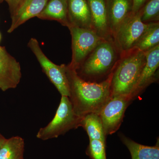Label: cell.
I'll use <instances>...</instances> for the list:
<instances>
[{"mask_svg":"<svg viewBox=\"0 0 159 159\" xmlns=\"http://www.w3.org/2000/svg\"><path fill=\"white\" fill-rule=\"evenodd\" d=\"M147 0H132V13H136L142 8Z\"/></svg>","mask_w":159,"mask_h":159,"instance_id":"22","label":"cell"},{"mask_svg":"<svg viewBox=\"0 0 159 159\" xmlns=\"http://www.w3.org/2000/svg\"><path fill=\"white\" fill-rule=\"evenodd\" d=\"M159 45V23H148L147 30L142 35L135 48L145 52Z\"/></svg>","mask_w":159,"mask_h":159,"instance_id":"19","label":"cell"},{"mask_svg":"<svg viewBox=\"0 0 159 159\" xmlns=\"http://www.w3.org/2000/svg\"><path fill=\"white\" fill-rule=\"evenodd\" d=\"M119 137L129 150L132 159H159V139L155 146H149L137 143L122 134Z\"/></svg>","mask_w":159,"mask_h":159,"instance_id":"16","label":"cell"},{"mask_svg":"<svg viewBox=\"0 0 159 159\" xmlns=\"http://www.w3.org/2000/svg\"><path fill=\"white\" fill-rule=\"evenodd\" d=\"M146 62L145 52L134 48L122 53L111 80V97L131 96Z\"/></svg>","mask_w":159,"mask_h":159,"instance_id":"3","label":"cell"},{"mask_svg":"<svg viewBox=\"0 0 159 159\" xmlns=\"http://www.w3.org/2000/svg\"><path fill=\"white\" fill-rule=\"evenodd\" d=\"M48 0H22L11 13V22L8 32L11 33L21 25L37 17L45 7Z\"/></svg>","mask_w":159,"mask_h":159,"instance_id":"12","label":"cell"},{"mask_svg":"<svg viewBox=\"0 0 159 159\" xmlns=\"http://www.w3.org/2000/svg\"><path fill=\"white\" fill-rule=\"evenodd\" d=\"M66 74L70 89L68 97L75 113L80 118L91 113L99 114L111 97L112 75L103 82H89L80 78L69 65H66Z\"/></svg>","mask_w":159,"mask_h":159,"instance_id":"1","label":"cell"},{"mask_svg":"<svg viewBox=\"0 0 159 159\" xmlns=\"http://www.w3.org/2000/svg\"><path fill=\"white\" fill-rule=\"evenodd\" d=\"M22 1V0H0V2H2L3 1H6L9 5L11 13H12Z\"/></svg>","mask_w":159,"mask_h":159,"instance_id":"23","label":"cell"},{"mask_svg":"<svg viewBox=\"0 0 159 159\" xmlns=\"http://www.w3.org/2000/svg\"><path fill=\"white\" fill-rule=\"evenodd\" d=\"M1 33H0V41H1Z\"/></svg>","mask_w":159,"mask_h":159,"instance_id":"25","label":"cell"},{"mask_svg":"<svg viewBox=\"0 0 159 159\" xmlns=\"http://www.w3.org/2000/svg\"><path fill=\"white\" fill-rule=\"evenodd\" d=\"M132 0H107L109 25L113 38L122 23L132 13Z\"/></svg>","mask_w":159,"mask_h":159,"instance_id":"13","label":"cell"},{"mask_svg":"<svg viewBox=\"0 0 159 159\" xmlns=\"http://www.w3.org/2000/svg\"><path fill=\"white\" fill-rule=\"evenodd\" d=\"M28 46L37 58L43 72L55 86L61 96L69 97L70 89L66 74V65H57L52 62L43 52L36 39H31Z\"/></svg>","mask_w":159,"mask_h":159,"instance_id":"5","label":"cell"},{"mask_svg":"<svg viewBox=\"0 0 159 159\" xmlns=\"http://www.w3.org/2000/svg\"><path fill=\"white\" fill-rule=\"evenodd\" d=\"M6 139L5 138L2 134H0V149L2 147L5 142H6Z\"/></svg>","mask_w":159,"mask_h":159,"instance_id":"24","label":"cell"},{"mask_svg":"<svg viewBox=\"0 0 159 159\" xmlns=\"http://www.w3.org/2000/svg\"><path fill=\"white\" fill-rule=\"evenodd\" d=\"M21 77L20 63L0 46V89L6 92L16 88Z\"/></svg>","mask_w":159,"mask_h":159,"instance_id":"9","label":"cell"},{"mask_svg":"<svg viewBox=\"0 0 159 159\" xmlns=\"http://www.w3.org/2000/svg\"><path fill=\"white\" fill-rule=\"evenodd\" d=\"M81 119L74 112L69 97L61 96L54 118L47 126L40 129L36 137L43 141L57 138L80 127Z\"/></svg>","mask_w":159,"mask_h":159,"instance_id":"4","label":"cell"},{"mask_svg":"<svg viewBox=\"0 0 159 159\" xmlns=\"http://www.w3.org/2000/svg\"><path fill=\"white\" fill-rule=\"evenodd\" d=\"M40 19L54 20L68 27L67 0H50L37 16Z\"/></svg>","mask_w":159,"mask_h":159,"instance_id":"15","label":"cell"},{"mask_svg":"<svg viewBox=\"0 0 159 159\" xmlns=\"http://www.w3.org/2000/svg\"><path fill=\"white\" fill-rule=\"evenodd\" d=\"M72 37V60L69 66L74 70L103 39L90 29L68 27Z\"/></svg>","mask_w":159,"mask_h":159,"instance_id":"6","label":"cell"},{"mask_svg":"<svg viewBox=\"0 0 159 159\" xmlns=\"http://www.w3.org/2000/svg\"><path fill=\"white\" fill-rule=\"evenodd\" d=\"M25 141L21 137L6 139L0 149V159H24Z\"/></svg>","mask_w":159,"mask_h":159,"instance_id":"18","label":"cell"},{"mask_svg":"<svg viewBox=\"0 0 159 159\" xmlns=\"http://www.w3.org/2000/svg\"><path fill=\"white\" fill-rule=\"evenodd\" d=\"M90 11L92 30L102 39L113 40L109 25L107 0H86Z\"/></svg>","mask_w":159,"mask_h":159,"instance_id":"10","label":"cell"},{"mask_svg":"<svg viewBox=\"0 0 159 159\" xmlns=\"http://www.w3.org/2000/svg\"><path fill=\"white\" fill-rule=\"evenodd\" d=\"M105 147V143L102 141L89 139L86 154L91 159H107Z\"/></svg>","mask_w":159,"mask_h":159,"instance_id":"21","label":"cell"},{"mask_svg":"<svg viewBox=\"0 0 159 159\" xmlns=\"http://www.w3.org/2000/svg\"><path fill=\"white\" fill-rule=\"evenodd\" d=\"M139 12L141 21L144 24L158 22L159 0H150L144 9Z\"/></svg>","mask_w":159,"mask_h":159,"instance_id":"20","label":"cell"},{"mask_svg":"<svg viewBox=\"0 0 159 159\" xmlns=\"http://www.w3.org/2000/svg\"><path fill=\"white\" fill-rule=\"evenodd\" d=\"M69 26L92 30L90 11L86 0H67Z\"/></svg>","mask_w":159,"mask_h":159,"instance_id":"14","label":"cell"},{"mask_svg":"<svg viewBox=\"0 0 159 159\" xmlns=\"http://www.w3.org/2000/svg\"><path fill=\"white\" fill-rule=\"evenodd\" d=\"M148 27V24L141 21L139 12L131 14L120 26L113 38L121 54L135 48Z\"/></svg>","mask_w":159,"mask_h":159,"instance_id":"7","label":"cell"},{"mask_svg":"<svg viewBox=\"0 0 159 159\" xmlns=\"http://www.w3.org/2000/svg\"><path fill=\"white\" fill-rule=\"evenodd\" d=\"M132 100L128 97H111L99 115L106 135H111L119 129L127 107Z\"/></svg>","mask_w":159,"mask_h":159,"instance_id":"8","label":"cell"},{"mask_svg":"<svg viewBox=\"0 0 159 159\" xmlns=\"http://www.w3.org/2000/svg\"><path fill=\"white\" fill-rule=\"evenodd\" d=\"M145 53L146 62L132 95V99L157 80V73L159 67V45Z\"/></svg>","mask_w":159,"mask_h":159,"instance_id":"11","label":"cell"},{"mask_svg":"<svg viewBox=\"0 0 159 159\" xmlns=\"http://www.w3.org/2000/svg\"><path fill=\"white\" fill-rule=\"evenodd\" d=\"M121 54L113 40H103L75 71L85 81L103 82L112 75Z\"/></svg>","mask_w":159,"mask_h":159,"instance_id":"2","label":"cell"},{"mask_svg":"<svg viewBox=\"0 0 159 159\" xmlns=\"http://www.w3.org/2000/svg\"><path fill=\"white\" fill-rule=\"evenodd\" d=\"M80 127L84 129L89 139L98 140L106 143V135L99 114L91 113L81 118Z\"/></svg>","mask_w":159,"mask_h":159,"instance_id":"17","label":"cell"},{"mask_svg":"<svg viewBox=\"0 0 159 159\" xmlns=\"http://www.w3.org/2000/svg\"></svg>","mask_w":159,"mask_h":159,"instance_id":"26","label":"cell"}]
</instances>
